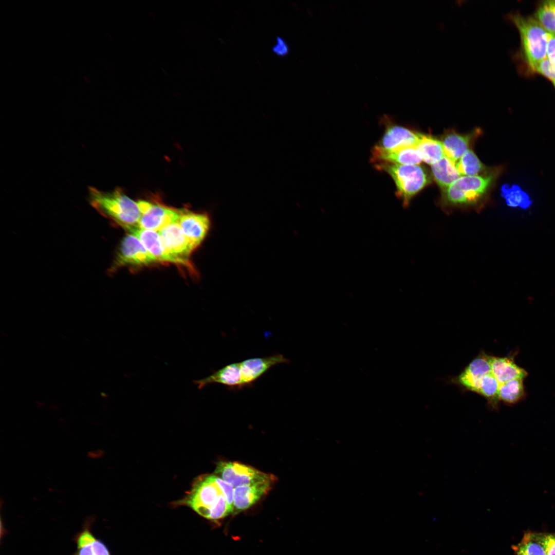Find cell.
I'll return each instance as SVG.
<instances>
[{
  "label": "cell",
  "mask_w": 555,
  "mask_h": 555,
  "mask_svg": "<svg viewBox=\"0 0 555 555\" xmlns=\"http://www.w3.org/2000/svg\"><path fill=\"white\" fill-rule=\"evenodd\" d=\"M222 494L215 480L214 475H206L198 478L188 495L178 503L188 506L206 518Z\"/></svg>",
  "instance_id": "cell-6"
},
{
  "label": "cell",
  "mask_w": 555,
  "mask_h": 555,
  "mask_svg": "<svg viewBox=\"0 0 555 555\" xmlns=\"http://www.w3.org/2000/svg\"><path fill=\"white\" fill-rule=\"evenodd\" d=\"M416 147L420 153L422 161L430 165L445 156L442 142L430 136L421 134Z\"/></svg>",
  "instance_id": "cell-21"
},
{
  "label": "cell",
  "mask_w": 555,
  "mask_h": 555,
  "mask_svg": "<svg viewBox=\"0 0 555 555\" xmlns=\"http://www.w3.org/2000/svg\"><path fill=\"white\" fill-rule=\"evenodd\" d=\"M491 356L479 354L473 359L459 375L458 382L467 390L477 392L482 379L491 373Z\"/></svg>",
  "instance_id": "cell-12"
},
{
  "label": "cell",
  "mask_w": 555,
  "mask_h": 555,
  "mask_svg": "<svg viewBox=\"0 0 555 555\" xmlns=\"http://www.w3.org/2000/svg\"><path fill=\"white\" fill-rule=\"evenodd\" d=\"M511 547L515 555H547L538 532L525 531L521 541Z\"/></svg>",
  "instance_id": "cell-22"
},
{
  "label": "cell",
  "mask_w": 555,
  "mask_h": 555,
  "mask_svg": "<svg viewBox=\"0 0 555 555\" xmlns=\"http://www.w3.org/2000/svg\"><path fill=\"white\" fill-rule=\"evenodd\" d=\"M385 132L379 146L387 150H397L416 146L421 134L398 125H391Z\"/></svg>",
  "instance_id": "cell-16"
},
{
  "label": "cell",
  "mask_w": 555,
  "mask_h": 555,
  "mask_svg": "<svg viewBox=\"0 0 555 555\" xmlns=\"http://www.w3.org/2000/svg\"><path fill=\"white\" fill-rule=\"evenodd\" d=\"M472 135H462L451 133L446 135L442 142L445 156L455 164L469 149Z\"/></svg>",
  "instance_id": "cell-20"
},
{
  "label": "cell",
  "mask_w": 555,
  "mask_h": 555,
  "mask_svg": "<svg viewBox=\"0 0 555 555\" xmlns=\"http://www.w3.org/2000/svg\"><path fill=\"white\" fill-rule=\"evenodd\" d=\"M534 70L543 75L552 81L555 80V64L547 57L536 65Z\"/></svg>",
  "instance_id": "cell-28"
},
{
  "label": "cell",
  "mask_w": 555,
  "mask_h": 555,
  "mask_svg": "<svg viewBox=\"0 0 555 555\" xmlns=\"http://www.w3.org/2000/svg\"><path fill=\"white\" fill-rule=\"evenodd\" d=\"M491 373L499 384L512 379L525 378L527 372L517 365L513 360L508 357H495L491 356Z\"/></svg>",
  "instance_id": "cell-18"
},
{
  "label": "cell",
  "mask_w": 555,
  "mask_h": 555,
  "mask_svg": "<svg viewBox=\"0 0 555 555\" xmlns=\"http://www.w3.org/2000/svg\"><path fill=\"white\" fill-rule=\"evenodd\" d=\"M158 232L168 252L180 261L183 265L190 266L188 258L195 249L178 223L167 225Z\"/></svg>",
  "instance_id": "cell-10"
},
{
  "label": "cell",
  "mask_w": 555,
  "mask_h": 555,
  "mask_svg": "<svg viewBox=\"0 0 555 555\" xmlns=\"http://www.w3.org/2000/svg\"><path fill=\"white\" fill-rule=\"evenodd\" d=\"M542 544L547 555H555V533L540 532Z\"/></svg>",
  "instance_id": "cell-30"
},
{
  "label": "cell",
  "mask_w": 555,
  "mask_h": 555,
  "mask_svg": "<svg viewBox=\"0 0 555 555\" xmlns=\"http://www.w3.org/2000/svg\"><path fill=\"white\" fill-rule=\"evenodd\" d=\"M91 523V520L86 521L75 535L76 550L74 555H110L107 546L93 534Z\"/></svg>",
  "instance_id": "cell-17"
},
{
  "label": "cell",
  "mask_w": 555,
  "mask_h": 555,
  "mask_svg": "<svg viewBox=\"0 0 555 555\" xmlns=\"http://www.w3.org/2000/svg\"><path fill=\"white\" fill-rule=\"evenodd\" d=\"M214 475L215 480L220 489L227 503L233 509V496L234 487L230 484Z\"/></svg>",
  "instance_id": "cell-29"
},
{
  "label": "cell",
  "mask_w": 555,
  "mask_h": 555,
  "mask_svg": "<svg viewBox=\"0 0 555 555\" xmlns=\"http://www.w3.org/2000/svg\"><path fill=\"white\" fill-rule=\"evenodd\" d=\"M376 167L385 171L392 178L396 186V194L403 201L404 206H408L412 198L430 181L427 173L419 165L382 162L377 163Z\"/></svg>",
  "instance_id": "cell-4"
},
{
  "label": "cell",
  "mask_w": 555,
  "mask_h": 555,
  "mask_svg": "<svg viewBox=\"0 0 555 555\" xmlns=\"http://www.w3.org/2000/svg\"><path fill=\"white\" fill-rule=\"evenodd\" d=\"M498 171L478 176H462L445 191L443 206L460 207L476 206L492 185Z\"/></svg>",
  "instance_id": "cell-3"
},
{
  "label": "cell",
  "mask_w": 555,
  "mask_h": 555,
  "mask_svg": "<svg viewBox=\"0 0 555 555\" xmlns=\"http://www.w3.org/2000/svg\"><path fill=\"white\" fill-rule=\"evenodd\" d=\"M137 203L141 213L138 227L144 229L158 232L178 222L181 214L182 210L146 200H139Z\"/></svg>",
  "instance_id": "cell-9"
},
{
  "label": "cell",
  "mask_w": 555,
  "mask_h": 555,
  "mask_svg": "<svg viewBox=\"0 0 555 555\" xmlns=\"http://www.w3.org/2000/svg\"><path fill=\"white\" fill-rule=\"evenodd\" d=\"M158 262L140 239L130 233L122 239L111 271L125 266H143Z\"/></svg>",
  "instance_id": "cell-8"
},
{
  "label": "cell",
  "mask_w": 555,
  "mask_h": 555,
  "mask_svg": "<svg viewBox=\"0 0 555 555\" xmlns=\"http://www.w3.org/2000/svg\"><path fill=\"white\" fill-rule=\"evenodd\" d=\"M178 223L194 249L203 242L211 226L208 214L184 210L181 211Z\"/></svg>",
  "instance_id": "cell-11"
},
{
  "label": "cell",
  "mask_w": 555,
  "mask_h": 555,
  "mask_svg": "<svg viewBox=\"0 0 555 555\" xmlns=\"http://www.w3.org/2000/svg\"><path fill=\"white\" fill-rule=\"evenodd\" d=\"M455 165L461 176H478L485 170V165L471 150L465 153Z\"/></svg>",
  "instance_id": "cell-25"
},
{
  "label": "cell",
  "mask_w": 555,
  "mask_h": 555,
  "mask_svg": "<svg viewBox=\"0 0 555 555\" xmlns=\"http://www.w3.org/2000/svg\"><path fill=\"white\" fill-rule=\"evenodd\" d=\"M512 19L519 30L527 61L534 70L546 58L548 32L532 17L516 14Z\"/></svg>",
  "instance_id": "cell-5"
},
{
  "label": "cell",
  "mask_w": 555,
  "mask_h": 555,
  "mask_svg": "<svg viewBox=\"0 0 555 555\" xmlns=\"http://www.w3.org/2000/svg\"><path fill=\"white\" fill-rule=\"evenodd\" d=\"M546 57L555 64V34L547 32Z\"/></svg>",
  "instance_id": "cell-32"
},
{
  "label": "cell",
  "mask_w": 555,
  "mask_h": 555,
  "mask_svg": "<svg viewBox=\"0 0 555 555\" xmlns=\"http://www.w3.org/2000/svg\"><path fill=\"white\" fill-rule=\"evenodd\" d=\"M501 195L511 207L527 209L532 204L529 196L519 186L505 184L501 187Z\"/></svg>",
  "instance_id": "cell-23"
},
{
  "label": "cell",
  "mask_w": 555,
  "mask_h": 555,
  "mask_svg": "<svg viewBox=\"0 0 555 555\" xmlns=\"http://www.w3.org/2000/svg\"><path fill=\"white\" fill-rule=\"evenodd\" d=\"M289 362L288 359L280 354L252 358L225 366L218 370L217 377L220 384L229 390H238L251 386L272 367Z\"/></svg>",
  "instance_id": "cell-2"
},
{
  "label": "cell",
  "mask_w": 555,
  "mask_h": 555,
  "mask_svg": "<svg viewBox=\"0 0 555 555\" xmlns=\"http://www.w3.org/2000/svg\"><path fill=\"white\" fill-rule=\"evenodd\" d=\"M552 82H553V84H554V86H555V80H554V81H552Z\"/></svg>",
  "instance_id": "cell-33"
},
{
  "label": "cell",
  "mask_w": 555,
  "mask_h": 555,
  "mask_svg": "<svg viewBox=\"0 0 555 555\" xmlns=\"http://www.w3.org/2000/svg\"><path fill=\"white\" fill-rule=\"evenodd\" d=\"M431 170L435 181L444 191L461 176L455 164L446 156L432 164Z\"/></svg>",
  "instance_id": "cell-19"
},
{
  "label": "cell",
  "mask_w": 555,
  "mask_h": 555,
  "mask_svg": "<svg viewBox=\"0 0 555 555\" xmlns=\"http://www.w3.org/2000/svg\"><path fill=\"white\" fill-rule=\"evenodd\" d=\"M289 47L285 40L281 36L276 37V42L272 47V51L280 57H285L289 52Z\"/></svg>",
  "instance_id": "cell-31"
},
{
  "label": "cell",
  "mask_w": 555,
  "mask_h": 555,
  "mask_svg": "<svg viewBox=\"0 0 555 555\" xmlns=\"http://www.w3.org/2000/svg\"><path fill=\"white\" fill-rule=\"evenodd\" d=\"M525 396L523 379L517 378L500 384L499 400L508 404H514Z\"/></svg>",
  "instance_id": "cell-24"
},
{
  "label": "cell",
  "mask_w": 555,
  "mask_h": 555,
  "mask_svg": "<svg viewBox=\"0 0 555 555\" xmlns=\"http://www.w3.org/2000/svg\"><path fill=\"white\" fill-rule=\"evenodd\" d=\"M499 385L496 378L490 373L482 379L477 393L485 397L493 408H497L499 401Z\"/></svg>",
  "instance_id": "cell-26"
},
{
  "label": "cell",
  "mask_w": 555,
  "mask_h": 555,
  "mask_svg": "<svg viewBox=\"0 0 555 555\" xmlns=\"http://www.w3.org/2000/svg\"><path fill=\"white\" fill-rule=\"evenodd\" d=\"M88 200L100 214L126 230L138 226L141 216L137 203L120 189L105 192L89 187Z\"/></svg>",
  "instance_id": "cell-1"
},
{
  "label": "cell",
  "mask_w": 555,
  "mask_h": 555,
  "mask_svg": "<svg viewBox=\"0 0 555 555\" xmlns=\"http://www.w3.org/2000/svg\"><path fill=\"white\" fill-rule=\"evenodd\" d=\"M127 230L140 239L146 249L156 258L157 262L183 265L180 261L168 252L158 232L142 229L138 226Z\"/></svg>",
  "instance_id": "cell-15"
},
{
  "label": "cell",
  "mask_w": 555,
  "mask_h": 555,
  "mask_svg": "<svg viewBox=\"0 0 555 555\" xmlns=\"http://www.w3.org/2000/svg\"><path fill=\"white\" fill-rule=\"evenodd\" d=\"M215 475L234 488L268 480H274L271 474L238 462L220 461L214 472Z\"/></svg>",
  "instance_id": "cell-7"
},
{
  "label": "cell",
  "mask_w": 555,
  "mask_h": 555,
  "mask_svg": "<svg viewBox=\"0 0 555 555\" xmlns=\"http://www.w3.org/2000/svg\"><path fill=\"white\" fill-rule=\"evenodd\" d=\"M372 160L378 163L386 162L402 165H418L422 161L416 146L397 150H387L378 145L372 151Z\"/></svg>",
  "instance_id": "cell-13"
},
{
  "label": "cell",
  "mask_w": 555,
  "mask_h": 555,
  "mask_svg": "<svg viewBox=\"0 0 555 555\" xmlns=\"http://www.w3.org/2000/svg\"><path fill=\"white\" fill-rule=\"evenodd\" d=\"M273 481H265L234 488L233 513H237L254 505L267 493Z\"/></svg>",
  "instance_id": "cell-14"
},
{
  "label": "cell",
  "mask_w": 555,
  "mask_h": 555,
  "mask_svg": "<svg viewBox=\"0 0 555 555\" xmlns=\"http://www.w3.org/2000/svg\"><path fill=\"white\" fill-rule=\"evenodd\" d=\"M536 15L547 31L555 34V0L544 1L539 6Z\"/></svg>",
  "instance_id": "cell-27"
}]
</instances>
